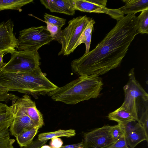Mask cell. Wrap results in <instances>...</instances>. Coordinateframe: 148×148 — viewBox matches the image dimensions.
I'll return each instance as SVG.
<instances>
[{"label": "cell", "mask_w": 148, "mask_h": 148, "mask_svg": "<svg viewBox=\"0 0 148 148\" xmlns=\"http://www.w3.org/2000/svg\"><path fill=\"white\" fill-rule=\"evenodd\" d=\"M123 125L125 129V136L141 125L138 121H136L129 122Z\"/></svg>", "instance_id": "obj_27"}, {"label": "cell", "mask_w": 148, "mask_h": 148, "mask_svg": "<svg viewBox=\"0 0 148 148\" xmlns=\"http://www.w3.org/2000/svg\"><path fill=\"white\" fill-rule=\"evenodd\" d=\"M63 142L60 138L54 137L51 139L50 143V146L51 148H60L62 146Z\"/></svg>", "instance_id": "obj_30"}, {"label": "cell", "mask_w": 148, "mask_h": 148, "mask_svg": "<svg viewBox=\"0 0 148 148\" xmlns=\"http://www.w3.org/2000/svg\"><path fill=\"white\" fill-rule=\"evenodd\" d=\"M107 117L110 120L115 121L118 124L123 125L131 121H138L139 120L138 118L121 106L108 114Z\"/></svg>", "instance_id": "obj_14"}, {"label": "cell", "mask_w": 148, "mask_h": 148, "mask_svg": "<svg viewBox=\"0 0 148 148\" xmlns=\"http://www.w3.org/2000/svg\"><path fill=\"white\" fill-rule=\"evenodd\" d=\"M103 85L102 79L99 76L82 75L63 86L58 87L48 95L54 101L75 105L98 97Z\"/></svg>", "instance_id": "obj_2"}, {"label": "cell", "mask_w": 148, "mask_h": 148, "mask_svg": "<svg viewBox=\"0 0 148 148\" xmlns=\"http://www.w3.org/2000/svg\"><path fill=\"white\" fill-rule=\"evenodd\" d=\"M40 148H51V147L50 146L45 145H42Z\"/></svg>", "instance_id": "obj_34"}, {"label": "cell", "mask_w": 148, "mask_h": 148, "mask_svg": "<svg viewBox=\"0 0 148 148\" xmlns=\"http://www.w3.org/2000/svg\"><path fill=\"white\" fill-rule=\"evenodd\" d=\"M40 128L36 126L29 130H25L16 137L17 143L21 147H26L33 143V140Z\"/></svg>", "instance_id": "obj_18"}, {"label": "cell", "mask_w": 148, "mask_h": 148, "mask_svg": "<svg viewBox=\"0 0 148 148\" xmlns=\"http://www.w3.org/2000/svg\"><path fill=\"white\" fill-rule=\"evenodd\" d=\"M107 2L106 0H73L75 10L84 12L103 13L118 20L119 16L116 9L107 8Z\"/></svg>", "instance_id": "obj_10"}, {"label": "cell", "mask_w": 148, "mask_h": 148, "mask_svg": "<svg viewBox=\"0 0 148 148\" xmlns=\"http://www.w3.org/2000/svg\"><path fill=\"white\" fill-rule=\"evenodd\" d=\"M8 92L6 88L0 84V93H4Z\"/></svg>", "instance_id": "obj_33"}, {"label": "cell", "mask_w": 148, "mask_h": 148, "mask_svg": "<svg viewBox=\"0 0 148 148\" xmlns=\"http://www.w3.org/2000/svg\"><path fill=\"white\" fill-rule=\"evenodd\" d=\"M95 23V22L94 20L92 18H90L76 43L75 47V49L81 44L84 43L86 47L84 53H87L89 51L92 31L94 25Z\"/></svg>", "instance_id": "obj_17"}, {"label": "cell", "mask_w": 148, "mask_h": 148, "mask_svg": "<svg viewBox=\"0 0 148 148\" xmlns=\"http://www.w3.org/2000/svg\"><path fill=\"white\" fill-rule=\"evenodd\" d=\"M15 140L10 138L8 129L0 131V148H14Z\"/></svg>", "instance_id": "obj_22"}, {"label": "cell", "mask_w": 148, "mask_h": 148, "mask_svg": "<svg viewBox=\"0 0 148 148\" xmlns=\"http://www.w3.org/2000/svg\"><path fill=\"white\" fill-rule=\"evenodd\" d=\"M33 1V0H0V11L12 10L21 12L22 7Z\"/></svg>", "instance_id": "obj_20"}, {"label": "cell", "mask_w": 148, "mask_h": 148, "mask_svg": "<svg viewBox=\"0 0 148 148\" xmlns=\"http://www.w3.org/2000/svg\"><path fill=\"white\" fill-rule=\"evenodd\" d=\"M75 131L73 129L68 130H59L57 131L39 134L38 136V140L39 141L47 140L54 137H70L75 136Z\"/></svg>", "instance_id": "obj_19"}, {"label": "cell", "mask_w": 148, "mask_h": 148, "mask_svg": "<svg viewBox=\"0 0 148 148\" xmlns=\"http://www.w3.org/2000/svg\"><path fill=\"white\" fill-rule=\"evenodd\" d=\"M30 145L26 147H23L22 148H30Z\"/></svg>", "instance_id": "obj_35"}, {"label": "cell", "mask_w": 148, "mask_h": 148, "mask_svg": "<svg viewBox=\"0 0 148 148\" xmlns=\"http://www.w3.org/2000/svg\"><path fill=\"white\" fill-rule=\"evenodd\" d=\"M17 49L18 51H38L53 39L46 26L32 27L19 32Z\"/></svg>", "instance_id": "obj_6"}, {"label": "cell", "mask_w": 148, "mask_h": 148, "mask_svg": "<svg viewBox=\"0 0 148 148\" xmlns=\"http://www.w3.org/2000/svg\"><path fill=\"white\" fill-rule=\"evenodd\" d=\"M44 21L46 24L47 29L49 32L53 40L58 41L61 34V28L57 26Z\"/></svg>", "instance_id": "obj_25"}, {"label": "cell", "mask_w": 148, "mask_h": 148, "mask_svg": "<svg viewBox=\"0 0 148 148\" xmlns=\"http://www.w3.org/2000/svg\"><path fill=\"white\" fill-rule=\"evenodd\" d=\"M134 70L133 68L130 71L129 80L123 87L124 99L121 107L138 118L137 100L141 99L143 101L147 102L148 95L136 80Z\"/></svg>", "instance_id": "obj_8"}, {"label": "cell", "mask_w": 148, "mask_h": 148, "mask_svg": "<svg viewBox=\"0 0 148 148\" xmlns=\"http://www.w3.org/2000/svg\"><path fill=\"white\" fill-rule=\"evenodd\" d=\"M44 21L57 26L61 28L66 23V20L64 18L45 13L44 15Z\"/></svg>", "instance_id": "obj_23"}, {"label": "cell", "mask_w": 148, "mask_h": 148, "mask_svg": "<svg viewBox=\"0 0 148 148\" xmlns=\"http://www.w3.org/2000/svg\"><path fill=\"white\" fill-rule=\"evenodd\" d=\"M11 106L13 119L10 130L15 137L26 130L36 126L40 128L44 125L42 114L28 95L12 100Z\"/></svg>", "instance_id": "obj_4"}, {"label": "cell", "mask_w": 148, "mask_h": 148, "mask_svg": "<svg viewBox=\"0 0 148 148\" xmlns=\"http://www.w3.org/2000/svg\"><path fill=\"white\" fill-rule=\"evenodd\" d=\"M83 146V142L78 143L62 146L60 148H77Z\"/></svg>", "instance_id": "obj_31"}, {"label": "cell", "mask_w": 148, "mask_h": 148, "mask_svg": "<svg viewBox=\"0 0 148 148\" xmlns=\"http://www.w3.org/2000/svg\"><path fill=\"white\" fill-rule=\"evenodd\" d=\"M90 19L86 15L79 16L69 21L68 25L62 30L58 41L61 45L59 56L69 55L74 51L76 43Z\"/></svg>", "instance_id": "obj_5"}, {"label": "cell", "mask_w": 148, "mask_h": 148, "mask_svg": "<svg viewBox=\"0 0 148 148\" xmlns=\"http://www.w3.org/2000/svg\"><path fill=\"white\" fill-rule=\"evenodd\" d=\"M0 84L9 91L33 96L45 95L58 87L50 81L40 68L30 73H8L0 71Z\"/></svg>", "instance_id": "obj_3"}, {"label": "cell", "mask_w": 148, "mask_h": 148, "mask_svg": "<svg viewBox=\"0 0 148 148\" xmlns=\"http://www.w3.org/2000/svg\"><path fill=\"white\" fill-rule=\"evenodd\" d=\"M138 31L141 34H148V9L142 11L137 17Z\"/></svg>", "instance_id": "obj_21"}, {"label": "cell", "mask_w": 148, "mask_h": 148, "mask_svg": "<svg viewBox=\"0 0 148 148\" xmlns=\"http://www.w3.org/2000/svg\"><path fill=\"white\" fill-rule=\"evenodd\" d=\"M1 70L8 73H30L40 68L41 59L38 51L16 50Z\"/></svg>", "instance_id": "obj_7"}, {"label": "cell", "mask_w": 148, "mask_h": 148, "mask_svg": "<svg viewBox=\"0 0 148 148\" xmlns=\"http://www.w3.org/2000/svg\"><path fill=\"white\" fill-rule=\"evenodd\" d=\"M18 97L14 94L6 92L4 93H0V102L2 101L8 103L9 101L16 99Z\"/></svg>", "instance_id": "obj_29"}, {"label": "cell", "mask_w": 148, "mask_h": 148, "mask_svg": "<svg viewBox=\"0 0 148 148\" xmlns=\"http://www.w3.org/2000/svg\"><path fill=\"white\" fill-rule=\"evenodd\" d=\"M138 18L127 14L117 21L115 26L92 50L73 60L72 72L79 76L105 74L119 66L138 31Z\"/></svg>", "instance_id": "obj_1"}, {"label": "cell", "mask_w": 148, "mask_h": 148, "mask_svg": "<svg viewBox=\"0 0 148 148\" xmlns=\"http://www.w3.org/2000/svg\"><path fill=\"white\" fill-rule=\"evenodd\" d=\"M124 5L117 9L122 17L125 14H134L148 9V0H124Z\"/></svg>", "instance_id": "obj_13"}, {"label": "cell", "mask_w": 148, "mask_h": 148, "mask_svg": "<svg viewBox=\"0 0 148 148\" xmlns=\"http://www.w3.org/2000/svg\"><path fill=\"white\" fill-rule=\"evenodd\" d=\"M106 148H130L125 140V135L123 136L114 143Z\"/></svg>", "instance_id": "obj_28"}, {"label": "cell", "mask_w": 148, "mask_h": 148, "mask_svg": "<svg viewBox=\"0 0 148 148\" xmlns=\"http://www.w3.org/2000/svg\"><path fill=\"white\" fill-rule=\"evenodd\" d=\"M112 136L115 142L124 135H125V132L123 125L118 124L112 126L111 129Z\"/></svg>", "instance_id": "obj_24"}, {"label": "cell", "mask_w": 148, "mask_h": 148, "mask_svg": "<svg viewBox=\"0 0 148 148\" xmlns=\"http://www.w3.org/2000/svg\"><path fill=\"white\" fill-rule=\"evenodd\" d=\"M1 102H0V104L1 103Z\"/></svg>", "instance_id": "obj_36"}, {"label": "cell", "mask_w": 148, "mask_h": 148, "mask_svg": "<svg viewBox=\"0 0 148 148\" xmlns=\"http://www.w3.org/2000/svg\"><path fill=\"white\" fill-rule=\"evenodd\" d=\"M138 122L144 129L147 134L148 135V108L147 106L145 111L142 114Z\"/></svg>", "instance_id": "obj_26"}, {"label": "cell", "mask_w": 148, "mask_h": 148, "mask_svg": "<svg viewBox=\"0 0 148 148\" xmlns=\"http://www.w3.org/2000/svg\"><path fill=\"white\" fill-rule=\"evenodd\" d=\"M13 115L11 107L6 104H0V131L8 129L11 125Z\"/></svg>", "instance_id": "obj_16"}, {"label": "cell", "mask_w": 148, "mask_h": 148, "mask_svg": "<svg viewBox=\"0 0 148 148\" xmlns=\"http://www.w3.org/2000/svg\"><path fill=\"white\" fill-rule=\"evenodd\" d=\"M5 53H7L5 51H0V71L2 69L6 64V63H4L3 61V57Z\"/></svg>", "instance_id": "obj_32"}, {"label": "cell", "mask_w": 148, "mask_h": 148, "mask_svg": "<svg viewBox=\"0 0 148 148\" xmlns=\"http://www.w3.org/2000/svg\"><path fill=\"white\" fill-rule=\"evenodd\" d=\"M125 137L126 143L130 148H134L140 143L144 140L148 142V135L142 125Z\"/></svg>", "instance_id": "obj_15"}, {"label": "cell", "mask_w": 148, "mask_h": 148, "mask_svg": "<svg viewBox=\"0 0 148 148\" xmlns=\"http://www.w3.org/2000/svg\"><path fill=\"white\" fill-rule=\"evenodd\" d=\"M14 23L11 19L0 23V51L11 54L16 50L18 39L13 32Z\"/></svg>", "instance_id": "obj_11"}, {"label": "cell", "mask_w": 148, "mask_h": 148, "mask_svg": "<svg viewBox=\"0 0 148 148\" xmlns=\"http://www.w3.org/2000/svg\"><path fill=\"white\" fill-rule=\"evenodd\" d=\"M112 127L105 125L85 134L84 148H106L114 143L111 135Z\"/></svg>", "instance_id": "obj_9"}, {"label": "cell", "mask_w": 148, "mask_h": 148, "mask_svg": "<svg viewBox=\"0 0 148 148\" xmlns=\"http://www.w3.org/2000/svg\"><path fill=\"white\" fill-rule=\"evenodd\" d=\"M41 3L51 12L73 15L75 13L73 0H40Z\"/></svg>", "instance_id": "obj_12"}]
</instances>
